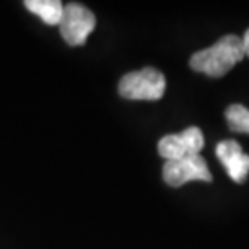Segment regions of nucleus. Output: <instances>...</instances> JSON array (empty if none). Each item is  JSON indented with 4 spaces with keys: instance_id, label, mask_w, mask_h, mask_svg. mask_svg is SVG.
I'll list each match as a JSON object with an SVG mask.
<instances>
[{
    "instance_id": "7ed1b4c3",
    "label": "nucleus",
    "mask_w": 249,
    "mask_h": 249,
    "mask_svg": "<svg viewBox=\"0 0 249 249\" xmlns=\"http://www.w3.org/2000/svg\"><path fill=\"white\" fill-rule=\"evenodd\" d=\"M60 34L70 46H83L88 36L96 28V17L81 3H67L63 7L62 19L58 23Z\"/></svg>"
},
{
    "instance_id": "20e7f679",
    "label": "nucleus",
    "mask_w": 249,
    "mask_h": 249,
    "mask_svg": "<svg viewBox=\"0 0 249 249\" xmlns=\"http://www.w3.org/2000/svg\"><path fill=\"white\" fill-rule=\"evenodd\" d=\"M159 154L165 160L199 156L204 147V134L197 126H189L177 134H167L159 141Z\"/></svg>"
},
{
    "instance_id": "6e6552de",
    "label": "nucleus",
    "mask_w": 249,
    "mask_h": 249,
    "mask_svg": "<svg viewBox=\"0 0 249 249\" xmlns=\"http://www.w3.org/2000/svg\"><path fill=\"white\" fill-rule=\"evenodd\" d=\"M225 118L231 131L249 134V110L240 104H233L227 108Z\"/></svg>"
},
{
    "instance_id": "0eeeda50",
    "label": "nucleus",
    "mask_w": 249,
    "mask_h": 249,
    "mask_svg": "<svg viewBox=\"0 0 249 249\" xmlns=\"http://www.w3.org/2000/svg\"><path fill=\"white\" fill-rule=\"evenodd\" d=\"M24 7L51 26H58L63 15V3L60 0H26Z\"/></svg>"
},
{
    "instance_id": "f257e3e1",
    "label": "nucleus",
    "mask_w": 249,
    "mask_h": 249,
    "mask_svg": "<svg viewBox=\"0 0 249 249\" xmlns=\"http://www.w3.org/2000/svg\"><path fill=\"white\" fill-rule=\"evenodd\" d=\"M245 57L241 37L235 34H227L218 39L213 46L193 53L189 65L194 71L204 73L211 78H220L225 76Z\"/></svg>"
},
{
    "instance_id": "39448f33",
    "label": "nucleus",
    "mask_w": 249,
    "mask_h": 249,
    "mask_svg": "<svg viewBox=\"0 0 249 249\" xmlns=\"http://www.w3.org/2000/svg\"><path fill=\"white\" fill-rule=\"evenodd\" d=\"M163 180L172 188H180L188 181H212V175L201 156H191L178 160H167L163 165Z\"/></svg>"
},
{
    "instance_id": "423d86ee",
    "label": "nucleus",
    "mask_w": 249,
    "mask_h": 249,
    "mask_svg": "<svg viewBox=\"0 0 249 249\" xmlns=\"http://www.w3.org/2000/svg\"><path fill=\"white\" fill-rule=\"evenodd\" d=\"M217 157L227 168L228 177L233 181L243 183L249 175V156L243 152L241 146L235 139H227L217 144Z\"/></svg>"
},
{
    "instance_id": "1a4fd4ad",
    "label": "nucleus",
    "mask_w": 249,
    "mask_h": 249,
    "mask_svg": "<svg viewBox=\"0 0 249 249\" xmlns=\"http://www.w3.org/2000/svg\"><path fill=\"white\" fill-rule=\"evenodd\" d=\"M241 41H243V47H245V55L249 57V29L245 33V36L241 37Z\"/></svg>"
},
{
    "instance_id": "f03ea898",
    "label": "nucleus",
    "mask_w": 249,
    "mask_h": 249,
    "mask_svg": "<svg viewBox=\"0 0 249 249\" xmlns=\"http://www.w3.org/2000/svg\"><path fill=\"white\" fill-rule=\"evenodd\" d=\"M165 76L151 67L124 74L118 83L120 96L129 101H159L165 92Z\"/></svg>"
}]
</instances>
